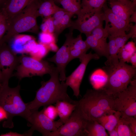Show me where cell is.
Here are the masks:
<instances>
[{
    "instance_id": "cell-15",
    "label": "cell",
    "mask_w": 136,
    "mask_h": 136,
    "mask_svg": "<svg viewBox=\"0 0 136 136\" xmlns=\"http://www.w3.org/2000/svg\"><path fill=\"white\" fill-rule=\"evenodd\" d=\"M34 0H5L0 12L8 21Z\"/></svg>"
},
{
    "instance_id": "cell-12",
    "label": "cell",
    "mask_w": 136,
    "mask_h": 136,
    "mask_svg": "<svg viewBox=\"0 0 136 136\" xmlns=\"http://www.w3.org/2000/svg\"><path fill=\"white\" fill-rule=\"evenodd\" d=\"M73 30L72 28L70 27L69 32L65 35L66 40L63 44L53 56L48 59L49 61L53 62L56 64L59 73V79L61 81H65V68L70 62V50L71 43L74 38Z\"/></svg>"
},
{
    "instance_id": "cell-19",
    "label": "cell",
    "mask_w": 136,
    "mask_h": 136,
    "mask_svg": "<svg viewBox=\"0 0 136 136\" xmlns=\"http://www.w3.org/2000/svg\"><path fill=\"white\" fill-rule=\"evenodd\" d=\"M121 117L120 112L112 110L102 116L97 120L108 131L112 130L117 125L120 118Z\"/></svg>"
},
{
    "instance_id": "cell-3",
    "label": "cell",
    "mask_w": 136,
    "mask_h": 136,
    "mask_svg": "<svg viewBox=\"0 0 136 136\" xmlns=\"http://www.w3.org/2000/svg\"><path fill=\"white\" fill-rule=\"evenodd\" d=\"M38 3L34 0L18 14L7 21V30L0 42L9 44L20 33L25 32L38 33L39 30L37 18Z\"/></svg>"
},
{
    "instance_id": "cell-52",
    "label": "cell",
    "mask_w": 136,
    "mask_h": 136,
    "mask_svg": "<svg viewBox=\"0 0 136 136\" xmlns=\"http://www.w3.org/2000/svg\"><path fill=\"white\" fill-rule=\"evenodd\" d=\"M1 86L0 85V89H1Z\"/></svg>"
},
{
    "instance_id": "cell-25",
    "label": "cell",
    "mask_w": 136,
    "mask_h": 136,
    "mask_svg": "<svg viewBox=\"0 0 136 136\" xmlns=\"http://www.w3.org/2000/svg\"><path fill=\"white\" fill-rule=\"evenodd\" d=\"M81 0H55V2L60 4L68 12L77 14L81 9Z\"/></svg>"
},
{
    "instance_id": "cell-51",
    "label": "cell",
    "mask_w": 136,
    "mask_h": 136,
    "mask_svg": "<svg viewBox=\"0 0 136 136\" xmlns=\"http://www.w3.org/2000/svg\"><path fill=\"white\" fill-rule=\"evenodd\" d=\"M132 1H136V0H131Z\"/></svg>"
},
{
    "instance_id": "cell-24",
    "label": "cell",
    "mask_w": 136,
    "mask_h": 136,
    "mask_svg": "<svg viewBox=\"0 0 136 136\" xmlns=\"http://www.w3.org/2000/svg\"><path fill=\"white\" fill-rule=\"evenodd\" d=\"M87 136H108L104 127L97 120L88 121L86 127Z\"/></svg>"
},
{
    "instance_id": "cell-18",
    "label": "cell",
    "mask_w": 136,
    "mask_h": 136,
    "mask_svg": "<svg viewBox=\"0 0 136 136\" xmlns=\"http://www.w3.org/2000/svg\"><path fill=\"white\" fill-rule=\"evenodd\" d=\"M77 104L63 100L57 102L56 103L55 107L59 118L58 120L62 122L63 124L65 123L75 110Z\"/></svg>"
},
{
    "instance_id": "cell-1",
    "label": "cell",
    "mask_w": 136,
    "mask_h": 136,
    "mask_svg": "<svg viewBox=\"0 0 136 136\" xmlns=\"http://www.w3.org/2000/svg\"><path fill=\"white\" fill-rule=\"evenodd\" d=\"M50 75L48 80L41 82V86L36 91L34 100L27 103L28 109L31 112L38 110L41 106L46 107L59 101L77 104L78 101L73 100L67 94L68 86L64 81L60 82L56 67Z\"/></svg>"
},
{
    "instance_id": "cell-16",
    "label": "cell",
    "mask_w": 136,
    "mask_h": 136,
    "mask_svg": "<svg viewBox=\"0 0 136 136\" xmlns=\"http://www.w3.org/2000/svg\"><path fill=\"white\" fill-rule=\"evenodd\" d=\"M104 13V20L106 25L110 28L116 30L128 31L129 30L130 24L119 17L112 11L106 2L102 9Z\"/></svg>"
},
{
    "instance_id": "cell-42",
    "label": "cell",
    "mask_w": 136,
    "mask_h": 136,
    "mask_svg": "<svg viewBox=\"0 0 136 136\" xmlns=\"http://www.w3.org/2000/svg\"><path fill=\"white\" fill-rule=\"evenodd\" d=\"M49 50L57 52L59 49L56 42H53L47 45Z\"/></svg>"
},
{
    "instance_id": "cell-23",
    "label": "cell",
    "mask_w": 136,
    "mask_h": 136,
    "mask_svg": "<svg viewBox=\"0 0 136 136\" xmlns=\"http://www.w3.org/2000/svg\"><path fill=\"white\" fill-rule=\"evenodd\" d=\"M108 0H81V11L95 13L102 10Z\"/></svg>"
},
{
    "instance_id": "cell-38",
    "label": "cell",
    "mask_w": 136,
    "mask_h": 136,
    "mask_svg": "<svg viewBox=\"0 0 136 136\" xmlns=\"http://www.w3.org/2000/svg\"><path fill=\"white\" fill-rule=\"evenodd\" d=\"M7 22L5 20L0 23V42L7 30Z\"/></svg>"
},
{
    "instance_id": "cell-10",
    "label": "cell",
    "mask_w": 136,
    "mask_h": 136,
    "mask_svg": "<svg viewBox=\"0 0 136 136\" xmlns=\"http://www.w3.org/2000/svg\"><path fill=\"white\" fill-rule=\"evenodd\" d=\"M27 120L28 125L31 127L27 131L32 134L36 130L44 136H48L51 132L56 130L63 124L58 120L55 121L49 118L43 113L42 110L31 112Z\"/></svg>"
},
{
    "instance_id": "cell-43",
    "label": "cell",
    "mask_w": 136,
    "mask_h": 136,
    "mask_svg": "<svg viewBox=\"0 0 136 136\" xmlns=\"http://www.w3.org/2000/svg\"><path fill=\"white\" fill-rule=\"evenodd\" d=\"M129 33L132 35L133 38H136V24L134 25L130 24Z\"/></svg>"
},
{
    "instance_id": "cell-8",
    "label": "cell",
    "mask_w": 136,
    "mask_h": 136,
    "mask_svg": "<svg viewBox=\"0 0 136 136\" xmlns=\"http://www.w3.org/2000/svg\"><path fill=\"white\" fill-rule=\"evenodd\" d=\"M88 121L76 107L67 121L48 136H87Z\"/></svg>"
},
{
    "instance_id": "cell-30",
    "label": "cell",
    "mask_w": 136,
    "mask_h": 136,
    "mask_svg": "<svg viewBox=\"0 0 136 136\" xmlns=\"http://www.w3.org/2000/svg\"><path fill=\"white\" fill-rule=\"evenodd\" d=\"M39 40L40 43L47 45L56 41L54 33L43 32L39 34Z\"/></svg>"
},
{
    "instance_id": "cell-44",
    "label": "cell",
    "mask_w": 136,
    "mask_h": 136,
    "mask_svg": "<svg viewBox=\"0 0 136 136\" xmlns=\"http://www.w3.org/2000/svg\"><path fill=\"white\" fill-rule=\"evenodd\" d=\"M129 62H130L132 66L136 67V52L132 55L130 58Z\"/></svg>"
},
{
    "instance_id": "cell-26",
    "label": "cell",
    "mask_w": 136,
    "mask_h": 136,
    "mask_svg": "<svg viewBox=\"0 0 136 136\" xmlns=\"http://www.w3.org/2000/svg\"><path fill=\"white\" fill-rule=\"evenodd\" d=\"M49 50L47 45L39 43L29 54L32 57L40 60L47 54Z\"/></svg>"
},
{
    "instance_id": "cell-37",
    "label": "cell",
    "mask_w": 136,
    "mask_h": 136,
    "mask_svg": "<svg viewBox=\"0 0 136 136\" xmlns=\"http://www.w3.org/2000/svg\"><path fill=\"white\" fill-rule=\"evenodd\" d=\"M62 8L55 4L51 8L46 11L42 17L45 18L52 16L56 12Z\"/></svg>"
},
{
    "instance_id": "cell-22",
    "label": "cell",
    "mask_w": 136,
    "mask_h": 136,
    "mask_svg": "<svg viewBox=\"0 0 136 136\" xmlns=\"http://www.w3.org/2000/svg\"><path fill=\"white\" fill-rule=\"evenodd\" d=\"M105 27L107 29L108 35H111L113 38L119 50L125 44L129 39L133 38L132 35L129 32L126 34L124 31L112 29L106 25Z\"/></svg>"
},
{
    "instance_id": "cell-7",
    "label": "cell",
    "mask_w": 136,
    "mask_h": 136,
    "mask_svg": "<svg viewBox=\"0 0 136 136\" xmlns=\"http://www.w3.org/2000/svg\"><path fill=\"white\" fill-rule=\"evenodd\" d=\"M113 97L114 109L120 112L121 117H136L135 78L132 80L125 89Z\"/></svg>"
},
{
    "instance_id": "cell-6",
    "label": "cell",
    "mask_w": 136,
    "mask_h": 136,
    "mask_svg": "<svg viewBox=\"0 0 136 136\" xmlns=\"http://www.w3.org/2000/svg\"><path fill=\"white\" fill-rule=\"evenodd\" d=\"M19 62L15 76L19 80L26 77L50 75L56 67L46 61L38 60L24 55L19 56Z\"/></svg>"
},
{
    "instance_id": "cell-50",
    "label": "cell",
    "mask_w": 136,
    "mask_h": 136,
    "mask_svg": "<svg viewBox=\"0 0 136 136\" xmlns=\"http://www.w3.org/2000/svg\"><path fill=\"white\" fill-rule=\"evenodd\" d=\"M118 0H108V1H117Z\"/></svg>"
},
{
    "instance_id": "cell-54",
    "label": "cell",
    "mask_w": 136,
    "mask_h": 136,
    "mask_svg": "<svg viewBox=\"0 0 136 136\" xmlns=\"http://www.w3.org/2000/svg\"></svg>"
},
{
    "instance_id": "cell-45",
    "label": "cell",
    "mask_w": 136,
    "mask_h": 136,
    "mask_svg": "<svg viewBox=\"0 0 136 136\" xmlns=\"http://www.w3.org/2000/svg\"><path fill=\"white\" fill-rule=\"evenodd\" d=\"M108 131L110 136H118L117 125L112 130Z\"/></svg>"
},
{
    "instance_id": "cell-5",
    "label": "cell",
    "mask_w": 136,
    "mask_h": 136,
    "mask_svg": "<svg viewBox=\"0 0 136 136\" xmlns=\"http://www.w3.org/2000/svg\"><path fill=\"white\" fill-rule=\"evenodd\" d=\"M104 68L108 78L103 88L113 96L125 89L136 75V68L121 61L115 66Z\"/></svg>"
},
{
    "instance_id": "cell-17",
    "label": "cell",
    "mask_w": 136,
    "mask_h": 136,
    "mask_svg": "<svg viewBox=\"0 0 136 136\" xmlns=\"http://www.w3.org/2000/svg\"><path fill=\"white\" fill-rule=\"evenodd\" d=\"M90 48L99 56H104L107 59L109 57L108 43L107 40L95 37L90 34L86 36L85 40Z\"/></svg>"
},
{
    "instance_id": "cell-48",
    "label": "cell",
    "mask_w": 136,
    "mask_h": 136,
    "mask_svg": "<svg viewBox=\"0 0 136 136\" xmlns=\"http://www.w3.org/2000/svg\"><path fill=\"white\" fill-rule=\"evenodd\" d=\"M2 74L1 70L0 69V85L2 86Z\"/></svg>"
},
{
    "instance_id": "cell-39",
    "label": "cell",
    "mask_w": 136,
    "mask_h": 136,
    "mask_svg": "<svg viewBox=\"0 0 136 136\" xmlns=\"http://www.w3.org/2000/svg\"><path fill=\"white\" fill-rule=\"evenodd\" d=\"M67 12H68L62 8L61 9L56 12L52 16L54 19H60Z\"/></svg>"
},
{
    "instance_id": "cell-28",
    "label": "cell",
    "mask_w": 136,
    "mask_h": 136,
    "mask_svg": "<svg viewBox=\"0 0 136 136\" xmlns=\"http://www.w3.org/2000/svg\"><path fill=\"white\" fill-rule=\"evenodd\" d=\"M70 48L80 50L86 52L90 48L85 41L82 40L81 33L76 38H73Z\"/></svg>"
},
{
    "instance_id": "cell-9",
    "label": "cell",
    "mask_w": 136,
    "mask_h": 136,
    "mask_svg": "<svg viewBox=\"0 0 136 136\" xmlns=\"http://www.w3.org/2000/svg\"><path fill=\"white\" fill-rule=\"evenodd\" d=\"M77 18L73 21L71 27L79 30L86 37L90 35L92 31L97 27L103 25L104 13L102 10L93 13L84 12L80 10L77 14Z\"/></svg>"
},
{
    "instance_id": "cell-40",
    "label": "cell",
    "mask_w": 136,
    "mask_h": 136,
    "mask_svg": "<svg viewBox=\"0 0 136 136\" xmlns=\"http://www.w3.org/2000/svg\"><path fill=\"white\" fill-rule=\"evenodd\" d=\"M32 134L26 131L23 134H20L16 132H10L5 134H2L0 136H31Z\"/></svg>"
},
{
    "instance_id": "cell-34",
    "label": "cell",
    "mask_w": 136,
    "mask_h": 136,
    "mask_svg": "<svg viewBox=\"0 0 136 136\" xmlns=\"http://www.w3.org/2000/svg\"><path fill=\"white\" fill-rule=\"evenodd\" d=\"M86 53L80 50L70 48V61L76 58H79L80 59Z\"/></svg>"
},
{
    "instance_id": "cell-14",
    "label": "cell",
    "mask_w": 136,
    "mask_h": 136,
    "mask_svg": "<svg viewBox=\"0 0 136 136\" xmlns=\"http://www.w3.org/2000/svg\"><path fill=\"white\" fill-rule=\"evenodd\" d=\"M110 9L116 15L129 23V18L136 11V1L118 0L109 1Z\"/></svg>"
},
{
    "instance_id": "cell-13",
    "label": "cell",
    "mask_w": 136,
    "mask_h": 136,
    "mask_svg": "<svg viewBox=\"0 0 136 136\" xmlns=\"http://www.w3.org/2000/svg\"><path fill=\"white\" fill-rule=\"evenodd\" d=\"M99 56L91 52L86 53L80 59L81 63L69 76L66 77L65 82L73 92V95L78 98L80 94V88L87 65L92 59H97Z\"/></svg>"
},
{
    "instance_id": "cell-32",
    "label": "cell",
    "mask_w": 136,
    "mask_h": 136,
    "mask_svg": "<svg viewBox=\"0 0 136 136\" xmlns=\"http://www.w3.org/2000/svg\"><path fill=\"white\" fill-rule=\"evenodd\" d=\"M42 110L44 114L51 120H54L58 116L55 107L51 105L44 107Z\"/></svg>"
},
{
    "instance_id": "cell-31",
    "label": "cell",
    "mask_w": 136,
    "mask_h": 136,
    "mask_svg": "<svg viewBox=\"0 0 136 136\" xmlns=\"http://www.w3.org/2000/svg\"><path fill=\"white\" fill-rule=\"evenodd\" d=\"M134 54L129 50L123 46L119 49L118 53L119 60L124 62H129L130 57Z\"/></svg>"
},
{
    "instance_id": "cell-33",
    "label": "cell",
    "mask_w": 136,
    "mask_h": 136,
    "mask_svg": "<svg viewBox=\"0 0 136 136\" xmlns=\"http://www.w3.org/2000/svg\"><path fill=\"white\" fill-rule=\"evenodd\" d=\"M14 39V46H18L14 47L19 48H21L19 46H21L23 45H23H25L29 41L33 38L29 36L26 35L20 37L17 36Z\"/></svg>"
},
{
    "instance_id": "cell-41",
    "label": "cell",
    "mask_w": 136,
    "mask_h": 136,
    "mask_svg": "<svg viewBox=\"0 0 136 136\" xmlns=\"http://www.w3.org/2000/svg\"><path fill=\"white\" fill-rule=\"evenodd\" d=\"M7 118L8 115L6 112L2 107L0 106V121L7 119Z\"/></svg>"
},
{
    "instance_id": "cell-36",
    "label": "cell",
    "mask_w": 136,
    "mask_h": 136,
    "mask_svg": "<svg viewBox=\"0 0 136 136\" xmlns=\"http://www.w3.org/2000/svg\"><path fill=\"white\" fill-rule=\"evenodd\" d=\"M123 118L132 132L136 134V117H130Z\"/></svg>"
},
{
    "instance_id": "cell-21",
    "label": "cell",
    "mask_w": 136,
    "mask_h": 136,
    "mask_svg": "<svg viewBox=\"0 0 136 136\" xmlns=\"http://www.w3.org/2000/svg\"><path fill=\"white\" fill-rule=\"evenodd\" d=\"M74 15L72 13L67 12L61 19L54 21V33L56 41L58 36L65 29L71 27L73 21L71 18Z\"/></svg>"
},
{
    "instance_id": "cell-53",
    "label": "cell",
    "mask_w": 136,
    "mask_h": 136,
    "mask_svg": "<svg viewBox=\"0 0 136 136\" xmlns=\"http://www.w3.org/2000/svg\"><path fill=\"white\" fill-rule=\"evenodd\" d=\"M53 0V1H54L55 2V0Z\"/></svg>"
},
{
    "instance_id": "cell-29",
    "label": "cell",
    "mask_w": 136,
    "mask_h": 136,
    "mask_svg": "<svg viewBox=\"0 0 136 136\" xmlns=\"http://www.w3.org/2000/svg\"><path fill=\"white\" fill-rule=\"evenodd\" d=\"M40 28L42 32L54 33V27L52 16L44 18Z\"/></svg>"
},
{
    "instance_id": "cell-35",
    "label": "cell",
    "mask_w": 136,
    "mask_h": 136,
    "mask_svg": "<svg viewBox=\"0 0 136 136\" xmlns=\"http://www.w3.org/2000/svg\"><path fill=\"white\" fill-rule=\"evenodd\" d=\"M38 44L34 39L29 40L23 47V53L29 54L34 49Z\"/></svg>"
},
{
    "instance_id": "cell-47",
    "label": "cell",
    "mask_w": 136,
    "mask_h": 136,
    "mask_svg": "<svg viewBox=\"0 0 136 136\" xmlns=\"http://www.w3.org/2000/svg\"><path fill=\"white\" fill-rule=\"evenodd\" d=\"M5 20L6 19L4 16L0 12V23Z\"/></svg>"
},
{
    "instance_id": "cell-20",
    "label": "cell",
    "mask_w": 136,
    "mask_h": 136,
    "mask_svg": "<svg viewBox=\"0 0 136 136\" xmlns=\"http://www.w3.org/2000/svg\"><path fill=\"white\" fill-rule=\"evenodd\" d=\"M108 38L109 57L105 63L106 66L111 67L116 66L119 62L118 54L119 50L113 37L108 35Z\"/></svg>"
},
{
    "instance_id": "cell-27",
    "label": "cell",
    "mask_w": 136,
    "mask_h": 136,
    "mask_svg": "<svg viewBox=\"0 0 136 136\" xmlns=\"http://www.w3.org/2000/svg\"><path fill=\"white\" fill-rule=\"evenodd\" d=\"M117 126L118 136H136L126 122L123 118L120 117Z\"/></svg>"
},
{
    "instance_id": "cell-4",
    "label": "cell",
    "mask_w": 136,
    "mask_h": 136,
    "mask_svg": "<svg viewBox=\"0 0 136 136\" xmlns=\"http://www.w3.org/2000/svg\"><path fill=\"white\" fill-rule=\"evenodd\" d=\"M20 86L18 85L11 88L8 84L2 85L0 89V106L6 112L8 118L3 124L4 127L12 128L14 127L13 118L21 116L26 120L31 113L27 103L22 100L20 94Z\"/></svg>"
},
{
    "instance_id": "cell-46",
    "label": "cell",
    "mask_w": 136,
    "mask_h": 136,
    "mask_svg": "<svg viewBox=\"0 0 136 136\" xmlns=\"http://www.w3.org/2000/svg\"><path fill=\"white\" fill-rule=\"evenodd\" d=\"M129 23L133 22L136 23V11H135L130 16L129 20Z\"/></svg>"
},
{
    "instance_id": "cell-2",
    "label": "cell",
    "mask_w": 136,
    "mask_h": 136,
    "mask_svg": "<svg viewBox=\"0 0 136 136\" xmlns=\"http://www.w3.org/2000/svg\"><path fill=\"white\" fill-rule=\"evenodd\" d=\"M114 97L103 88L87 90L78 101L76 107L88 121L97 120L103 115L114 109Z\"/></svg>"
},
{
    "instance_id": "cell-49",
    "label": "cell",
    "mask_w": 136,
    "mask_h": 136,
    "mask_svg": "<svg viewBox=\"0 0 136 136\" xmlns=\"http://www.w3.org/2000/svg\"><path fill=\"white\" fill-rule=\"evenodd\" d=\"M5 0H0V11Z\"/></svg>"
},
{
    "instance_id": "cell-11",
    "label": "cell",
    "mask_w": 136,
    "mask_h": 136,
    "mask_svg": "<svg viewBox=\"0 0 136 136\" xmlns=\"http://www.w3.org/2000/svg\"><path fill=\"white\" fill-rule=\"evenodd\" d=\"M19 57L12 50L9 44H0V69L2 80V86L8 84L13 72L19 64Z\"/></svg>"
}]
</instances>
